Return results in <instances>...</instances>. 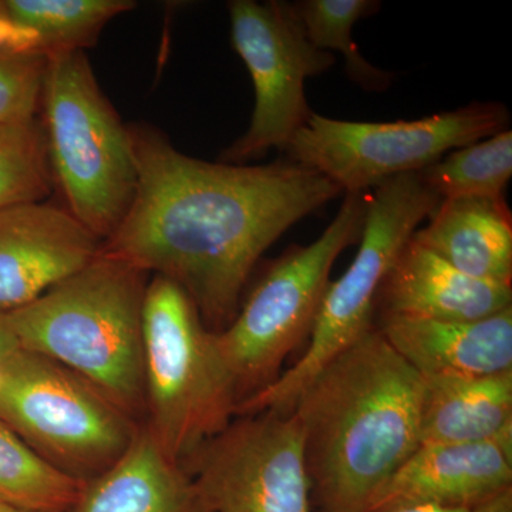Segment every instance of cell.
Returning a JSON list of instances; mask_svg holds the SVG:
<instances>
[{
    "instance_id": "13",
    "label": "cell",
    "mask_w": 512,
    "mask_h": 512,
    "mask_svg": "<svg viewBox=\"0 0 512 512\" xmlns=\"http://www.w3.org/2000/svg\"><path fill=\"white\" fill-rule=\"evenodd\" d=\"M512 491V427L481 443L420 444L366 512L417 505L471 507Z\"/></svg>"
},
{
    "instance_id": "24",
    "label": "cell",
    "mask_w": 512,
    "mask_h": 512,
    "mask_svg": "<svg viewBox=\"0 0 512 512\" xmlns=\"http://www.w3.org/2000/svg\"><path fill=\"white\" fill-rule=\"evenodd\" d=\"M46 56L0 55V124L37 119Z\"/></svg>"
},
{
    "instance_id": "28",
    "label": "cell",
    "mask_w": 512,
    "mask_h": 512,
    "mask_svg": "<svg viewBox=\"0 0 512 512\" xmlns=\"http://www.w3.org/2000/svg\"><path fill=\"white\" fill-rule=\"evenodd\" d=\"M0 512H49V511L30 510V508L19 507V505L6 503V501L0 500Z\"/></svg>"
},
{
    "instance_id": "7",
    "label": "cell",
    "mask_w": 512,
    "mask_h": 512,
    "mask_svg": "<svg viewBox=\"0 0 512 512\" xmlns=\"http://www.w3.org/2000/svg\"><path fill=\"white\" fill-rule=\"evenodd\" d=\"M366 214V197L360 192L346 195L323 234L312 244L295 245L272 261L234 320L214 332L239 403L271 386L281 376L286 357L311 338L332 266L362 238Z\"/></svg>"
},
{
    "instance_id": "26",
    "label": "cell",
    "mask_w": 512,
    "mask_h": 512,
    "mask_svg": "<svg viewBox=\"0 0 512 512\" xmlns=\"http://www.w3.org/2000/svg\"><path fill=\"white\" fill-rule=\"evenodd\" d=\"M393 512H512V491L493 501L471 507H443V505H417Z\"/></svg>"
},
{
    "instance_id": "8",
    "label": "cell",
    "mask_w": 512,
    "mask_h": 512,
    "mask_svg": "<svg viewBox=\"0 0 512 512\" xmlns=\"http://www.w3.org/2000/svg\"><path fill=\"white\" fill-rule=\"evenodd\" d=\"M0 420L82 481L113 466L140 427L83 377L25 349L0 357Z\"/></svg>"
},
{
    "instance_id": "14",
    "label": "cell",
    "mask_w": 512,
    "mask_h": 512,
    "mask_svg": "<svg viewBox=\"0 0 512 512\" xmlns=\"http://www.w3.org/2000/svg\"><path fill=\"white\" fill-rule=\"evenodd\" d=\"M512 306V286L471 278L413 237L397 255L377 293L380 315L471 322Z\"/></svg>"
},
{
    "instance_id": "23",
    "label": "cell",
    "mask_w": 512,
    "mask_h": 512,
    "mask_svg": "<svg viewBox=\"0 0 512 512\" xmlns=\"http://www.w3.org/2000/svg\"><path fill=\"white\" fill-rule=\"evenodd\" d=\"M53 188L40 120L0 124V208L45 201Z\"/></svg>"
},
{
    "instance_id": "10",
    "label": "cell",
    "mask_w": 512,
    "mask_h": 512,
    "mask_svg": "<svg viewBox=\"0 0 512 512\" xmlns=\"http://www.w3.org/2000/svg\"><path fill=\"white\" fill-rule=\"evenodd\" d=\"M232 45L247 64L255 106L247 133L221 154V163L244 164L268 151H285L313 111L306 79L335 63L332 53L312 45L293 3H228Z\"/></svg>"
},
{
    "instance_id": "11",
    "label": "cell",
    "mask_w": 512,
    "mask_h": 512,
    "mask_svg": "<svg viewBox=\"0 0 512 512\" xmlns=\"http://www.w3.org/2000/svg\"><path fill=\"white\" fill-rule=\"evenodd\" d=\"M183 466L211 512H311L302 427L292 412L237 416Z\"/></svg>"
},
{
    "instance_id": "27",
    "label": "cell",
    "mask_w": 512,
    "mask_h": 512,
    "mask_svg": "<svg viewBox=\"0 0 512 512\" xmlns=\"http://www.w3.org/2000/svg\"><path fill=\"white\" fill-rule=\"evenodd\" d=\"M18 349H20L18 340L9 328L5 312H0V357L8 356L9 353Z\"/></svg>"
},
{
    "instance_id": "15",
    "label": "cell",
    "mask_w": 512,
    "mask_h": 512,
    "mask_svg": "<svg viewBox=\"0 0 512 512\" xmlns=\"http://www.w3.org/2000/svg\"><path fill=\"white\" fill-rule=\"evenodd\" d=\"M377 329L421 376L512 372V306L471 322L380 315Z\"/></svg>"
},
{
    "instance_id": "4",
    "label": "cell",
    "mask_w": 512,
    "mask_h": 512,
    "mask_svg": "<svg viewBox=\"0 0 512 512\" xmlns=\"http://www.w3.org/2000/svg\"><path fill=\"white\" fill-rule=\"evenodd\" d=\"M53 187L101 241L126 217L137 188L130 130L101 92L84 50L46 56L40 100Z\"/></svg>"
},
{
    "instance_id": "25",
    "label": "cell",
    "mask_w": 512,
    "mask_h": 512,
    "mask_svg": "<svg viewBox=\"0 0 512 512\" xmlns=\"http://www.w3.org/2000/svg\"><path fill=\"white\" fill-rule=\"evenodd\" d=\"M0 55L46 56L42 39L35 30L10 18L0 8Z\"/></svg>"
},
{
    "instance_id": "3",
    "label": "cell",
    "mask_w": 512,
    "mask_h": 512,
    "mask_svg": "<svg viewBox=\"0 0 512 512\" xmlns=\"http://www.w3.org/2000/svg\"><path fill=\"white\" fill-rule=\"evenodd\" d=\"M151 275L99 252L28 305L5 312L20 349L96 387L143 424V308Z\"/></svg>"
},
{
    "instance_id": "22",
    "label": "cell",
    "mask_w": 512,
    "mask_h": 512,
    "mask_svg": "<svg viewBox=\"0 0 512 512\" xmlns=\"http://www.w3.org/2000/svg\"><path fill=\"white\" fill-rule=\"evenodd\" d=\"M302 20L306 36L320 50H336L345 56L346 72L366 90L386 89L393 73L383 72L360 55L352 39V28L360 19L380 9L373 0H303L293 3Z\"/></svg>"
},
{
    "instance_id": "12",
    "label": "cell",
    "mask_w": 512,
    "mask_h": 512,
    "mask_svg": "<svg viewBox=\"0 0 512 512\" xmlns=\"http://www.w3.org/2000/svg\"><path fill=\"white\" fill-rule=\"evenodd\" d=\"M103 241L64 207L0 208V312L28 305L99 255Z\"/></svg>"
},
{
    "instance_id": "9",
    "label": "cell",
    "mask_w": 512,
    "mask_h": 512,
    "mask_svg": "<svg viewBox=\"0 0 512 512\" xmlns=\"http://www.w3.org/2000/svg\"><path fill=\"white\" fill-rule=\"evenodd\" d=\"M500 103H473L436 116L394 123L329 119L312 113L286 147L288 160L362 192L397 175L420 173L450 151L507 130Z\"/></svg>"
},
{
    "instance_id": "17",
    "label": "cell",
    "mask_w": 512,
    "mask_h": 512,
    "mask_svg": "<svg viewBox=\"0 0 512 512\" xmlns=\"http://www.w3.org/2000/svg\"><path fill=\"white\" fill-rule=\"evenodd\" d=\"M413 239L471 278L511 286L512 217L504 197L446 198Z\"/></svg>"
},
{
    "instance_id": "1",
    "label": "cell",
    "mask_w": 512,
    "mask_h": 512,
    "mask_svg": "<svg viewBox=\"0 0 512 512\" xmlns=\"http://www.w3.org/2000/svg\"><path fill=\"white\" fill-rule=\"evenodd\" d=\"M128 130L136 194L101 252L180 286L211 332L237 316L245 286L271 245L343 192L288 158L208 163L181 153L153 127Z\"/></svg>"
},
{
    "instance_id": "18",
    "label": "cell",
    "mask_w": 512,
    "mask_h": 512,
    "mask_svg": "<svg viewBox=\"0 0 512 512\" xmlns=\"http://www.w3.org/2000/svg\"><path fill=\"white\" fill-rule=\"evenodd\" d=\"M421 377V444L481 443L511 429L512 372Z\"/></svg>"
},
{
    "instance_id": "2",
    "label": "cell",
    "mask_w": 512,
    "mask_h": 512,
    "mask_svg": "<svg viewBox=\"0 0 512 512\" xmlns=\"http://www.w3.org/2000/svg\"><path fill=\"white\" fill-rule=\"evenodd\" d=\"M423 377L370 330L315 376L292 413L320 512H366L421 444Z\"/></svg>"
},
{
    "instance_id": "5",
    "label": "cell",
    "mask_w": 512,
    "mask_h": 512,
    "mask_svg": "<svg viewBox=\"0 0 512 512\" xmlns=\"http://www.w3.org/2000/svg\"><path fill=\"white\" fill-rule=\"evenodd\" d=\"M143 426L183 464L237 417L234 380L187 293L153 275L143 308Z\"/></svg>"
},
{
    "instance_id": "19",
    "label": "cell",
    "mask_w": 512,
    "mask_h": 512,
    "mask_svg": "<svg viewBox=\"0 0 512 512\" xmlns=\"http://www.w3.org/2000/svg\"><path fill=\"white\" fill-rule=\"evenodd\" d=\"M84 481L39 456L0 420V500L49 512H70Z\"/></svg>"
},
{
    "instance_id": "21",
    "label": "cell",
    "mask_w": 512,
    "mask_h": 512,
    "mask_svg": "<svg viewBox=\"0 0 512 512\" xmlns=\"http://www.w3.org/2000/svg\"><path fill=\"white\" fill-rule=\"evenodd\" d=\"M419 174L441 200L504 197L512 175V133L504 130L450 151Z\"/></svg>"
},
{
    "instance_id": "16",
    "label": "cell",
    "mask_w": 512,
    "mask_h": 512,
    "mask_svg": "<svg viewBox=\"0 0 512 512\" xmlns=\"http://www.w3.org/2000/svg\"><path fill=\"white\" fill-rule=\"evenodd\" d=\"M70 512H211L183 464L138 427L123 456L84 481Z\"/></svg>"
},
{
    "instance_id": "20",
    "label": "cell",
    "mask_w": 512,
    "mask_h": 512,
    "mask_svg": "<svg viewBox=\"0 0 512 512\" xmlns=\"http://www.w3.org/2000/svg\"><path fill=\"white\" fill-rule=\"evenodd\" d=\"M134 5L130 0H0L6 15L40 36L46 56L93 46L101 29Z\"/></svg>"
},
{
    "instance_id": "6",
    "label": "cell",
    "mask_w": 512,
    "mask_h": 512,
    "mask_svg": "<svg viewBox=\"0 0 512 512\" xmlns=\"http://www.w3.org/2000/svg\"><path fill=\"white\" fill-rule=\"evenodd\" d=\"M441 198L419 173L397 175L376 185L367 198L359 251L338 281L326 289L311 342L301 359L271 386L239 403L237 416L291 413L296 400L320 370L375 329L377 293L397 255Z\"/></svg>"
}]
</instances>
